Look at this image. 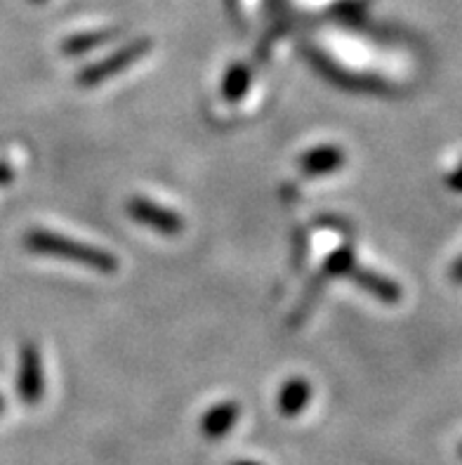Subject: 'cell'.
Wrapping results in <instances>:
<instances>
[{"label": "cell", "mask_w": 462, "mask_h": 465, "mask_svg": "<svg viewBox=\"0 0 462 465\" xmlns=\"http://www.w3.org/2000/svg\"><path fill=\"white\" fill-rule=\"evenodd\" d=\"M24 246L29 248L31 253L38 255H54V258L69 260L76 265L90 267L102 274H113L118 270V258L109 251H102L97 246H88L69 236L54 234L47 230H31L24 234Z\"/></svg>", "instance_id": "obj_1"}, {"label": "cell", "mask_w": 462, "mask_h": 465, "mask_svg": "<svg viewBox=\"0 0 462 465\" xmlns=\"http://www.w3.org/2000/svg\"><path fill=\"white\" fill-rule=\"evenodd\" d=\"M149 50H152V41H147V38L133 41L130 45L121 47L118 53H113L112 57L102 59L97 64L83 69L76 78L78 85H83V88H93V85H100V83L109 81V78L118 76V74H123L128 66L135 64L137 59L144 57Z\"/></svg>", "instance_id": "obj_2"}, {"label": "cell", "mask_w": 462, "mask_h": 465, "mask_svg": "<svg viewBox=\"0 0 462 465\" xmlns=\"http://www.w3.org/2000/svg\"><path fill=\"white\" fill-rule=\"evenodd\" d=\"M128 213L135 223L144 224V227L158 232V234L175 236L184 230V220H182L175 211L158 206V203H153L152 199H144V196L130 199Z\"/></svg>", "instance_id": "obj_3"}, {"label": "cell", "mask_w": 462, "mask_h": 465, "mask_svg": "<svg viewBox=\"0 0 462 465\" xmlns=\"http://www.w3.org/2000/svg\"><path fill=\"white\" fill-rule=\"evenodd\" d=\"M19 397L24 404H38L45 392V381H43L41 352L34 342H26L19 352V378H17Z\"/></svg>", "instance_id": "obj_4"}, {"label": "cell", "mask_w": 462, "mask_h": 465, "mask_svg": "<svg viewBox=\"0 0 462 465\" xmlns=\"http://www.w3.org/2000/svg\"><path fill=\"white\" fill-rule=\"evenodd\" d=\"M347 161V153L338 147V144H321L300 156L298 165L302 175L307 177H321L338 173Z\"/></svg>", "instance_id": "obj_5"}, {"label": "cell", "mask_w": 462, "mask_h": 465, "mask_svg": "<svg viewBox=\"0 0 462 465\" xmlns=\"http://www.w3.org/2000/svg\"><path fill=\"white\" fill-rule=\"evenodd\" d=\"M347 277L357 283V286H361L363 291L373 293L380 302H387V305H397V302L401 301V286H398L397 282H392V279H387V277H382V274H378V272L354 265Z\"/></svg>", "instance_id": "obj_6"}, {"label": "cell", "mask_w": 462, "mask_h": 465, "mask_svg": "<svg viewBox=\"0 0 462 465\" xmlns=\"http://www.w3.org/2000/svg\"><path fill=\"white\" fill-rule=\"evenodd\" d=\"M239 416L241 407L236 401H220V404H215V407H211L203 413L199 428L203 432V437H208V440H222L234 428Z\"/></svg>", "instance_id": "obj_7"}, {"label": "cell", "mask_w": 462, "mask_h": 465, "mask_svg": "<svg viewBox=\"0 0 462 465\" xmlns=\"http://www.w3.org/2000/svg\"><path fill=\"white\" fill-rule=\"evenodd\" d=\"M310 400L311 385L307 383L305 378H290L281 388V395H279V411L286 419H295L310 404Z\"/></svg>", "instance_id": "obj_8"}, {"label": "cell", "mask_w": 462, "mask_h": 465, "mask_svg": "<svg viewBox=\"0 0 462 465\" xmlns=\"http://www.w3.org/2000/svg\"><path fill=\"white\" fill-rule=\"evenodd\" d=\"M251 88V71L246 64H231L222 78V97L227 102H239Z\"/></svg>", "instance_id": "obj_9"}, {"label": "cell", "mask_w": 462, "mask_h": 465, "mask_svg": "<svg viewBox=\"0 0 462 465\" xmlns=\"http://www.w3.org/2000/svg\"><path fill=\"white\" fill-rule=\"evenodd\" d=\"M113 38H116V31H93V34H78V35H74V38H69V41L62 43V50H64V54H74V57H78V54L90 53V50L104 45V43L113 41Z\"/></svg>", "instance_id": "obj_10"}, {"label": "cell", "mask_w": 462, "mask_h": 465, "mask_svg": "<svg viewBox=\"0 0 462 465\" xmlns=\"http://www.w3.org/2000/svg\"><path fill=\"white\" fill-rule=\"evenodd\" d=\"M354 265H357L354 251L347 246L338 248L335 253L328 255L326 265H323V270H321V282L323 279H333V277H347Z\"/></svg>", "instance_id": "obj_11"}, {"label": "cell", "mask_w": 462, "mask_h": 465, "mask_svg": "<svg viewBox=\"0 0 462 465\" xmlns=\"http://www.w3.org/2000/svg\"><path fill=\"white\" fill-rule=\"evenodd\" d=\"M448 187L456 189V192H462V163L456 173H451V175H448Z\"/></svg>", "instance_id": "obj_12"}, {"label": "cell", "mask_w": 462, "mask_h": 465, "mask_svg": "<svg viewBox=\"0 0 462 465\" xmlns=\"http://www.w3.org/2000/svg\"><path fill=\"white\" fill-rule=\"evenodd\" d=\"M15 177V171H12V165H7L5 161H0V184H7Z\"/></svg>", "instance_id": "obj_13"}, {"label": "cell", "mask_w": 462, "mask_h": 465, "mask_svg": "<svg viewBox=\"0 0 462 465\" xmlns=\"http://www.w3.org/2000/svg\"><path fill=\"white\" fill-rule=\"evenodd\" d=\"M451 274H453V279H456L457 283H462V258L457 260V262H456V267H453V272H451Z\"/></svg>", "instance_id": "obj_14"}, {"label": "cell", "mask_w": 462, "mask_h": 465, "mask_svg": "<svg viewBox=\"0 0 462 465\" xmlns=\"http://www.w3.org/2000/svg\"><path fill=\"white\" fill-rule=\"evenodd\" d=\"M231 465H262L258 460H239V463H231Z\"/></svg>", "instance_id": "obj_15"}, {"label": "cell", "mask_w": 462, "mask_h": 465, "mask_svg": "<svg viewBox=\"0 0 462 465\" xmlns=\"http://www.w3.org/2000/svg\"><path fill=\"white\" fill-rule=\"evenodd\" d=\"M3 409H5V401H3V397H0V413H3Z\"/></svg>", "instance_id": "obj_16"}, {"label": "cell", "mask_w": 462, "mask_h": 465, "mask_svg": "<svg viewBox=\"0 0 462 465\" xmlns=\"http://www.w3.org/2000/svg\"><path fill=\"white\" fill-rule=\"evenodd\" d=\"M460 456H462V447H460Z\"/></svg>", "instance_id": "obj_17"}]
</instances>
